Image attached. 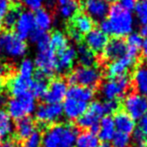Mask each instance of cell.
Listing matches in <instances>:
<instances>
[{
  "instance_id": "obj_1",
  "label": "cell",
  "mask_w": 147,
  "mask_h": 147,
  "mask_svg": "<svg viewBox=\"0 0 147 147\" xmlns=\"http://www.w3.org/2000/svg\"><path fill=\"white\" fill-rule=\"evenodd\" d=\"M78 129L69 123L53 124L41 136V147H73Z\"/></svg>"
},
{
  "instance_id": "obj_2",
  "label": "cell",
  "mask_w": 147,
  "mask_h": 147,
  "mask_svg": "<svg viewBox=\"0 0 147 147\" xmlns=\"http://www.w3.org/2000/svg\"><path fill=\"white\" fill-rule=\"evenodd\" d=\"M107 21L111 28V35L122 38L130 33L134 29V17L131 11L122 8L119 4H113L109 7L107 14Z\"/></svg>"
},
{
  "instance_id": "obj_3",
  "label": "cell",
  "mask_w": 147,
  "mask_h": 147,
  "mask_svg": "<svg viewBox=\"0 0 147 147\" xmlns=\"http://www.w3.org/2000/svg\"><path fill=\"white\" fill-rule=\"evenodd\" d=\"M27 46L24 40L15 33L6 31L0 33V56L10 59L22 58L26 54Z\"/></svg>"
},
{
  "instance_id": "obj_4",
  "label": "cell",
  "mask_w": 147,
  "mask_h": 147,
  "mask_svg": "<svg viewBox=\"0 0 147 147\" xmlns=\"http://www.w3.org/2000/svg\"><path fill=\"white\" fill-rule=\"evenodd\" d=\"M102 79V72L95 66H78L68 76V82L72 85L95 88Z\"/></svg>"
},
{
  "instance_id": "obj_5",
  "label": "cell",
  "mask_w": 147,
  "mask_h": 147,
  "mask_svg": "<svg viewBox=\"0 0 147 147\" xmlns=\"http://www.w3.org/2000/svg\"><path fill=\"white\" fill-rule=\"evenodd\" d=\"M7 114L12 119L18 120L31 114L36 109V100L30 92L7 101Z\"/></svg>"
},
{
  "instance_id": "obj_6",
  "label": "cell",
  "mask_w": 147,
  "mask_h": 147,
  "mask_svg": "<svg viewBox=\"0 0 147 147\" xmlns=\"http://www.w3.org/2000/svg\"><path fill=\"white\" fill-rule=\"evenodd\" d=\"M130 85L131 79L127 74L109 78L100 86V94L105 100H118L126 94Z\"/></svg>"
},
{
  "instance_id": "obj_7",
  "label": "cell",
  "mask_w": 147,
  "mask_h": 147,
  "mask_svg": "<svg viewBox=\"0 0 147 147\" xmlns=\"http://www.w3.org/2000/svg\"><path fill=\"white\" fill-rule=\"evenodd\" d=\"M104 114L102 103L100 101H92L88 105L85 112L77 119L78 127L92 132L97 131L99 122Z\"/></svg>"
},
{
  "instance_id": "obj_8",
  "label": "cell",
  "mask_w": 147,
  "mask_h": 147,
  "mask_svg": "<svg viewBox=\"0 0 147 147\" xmlns=\"http://www.w3.org/2000/svg\"><path fill=\"white\" fill-rule=\"evenodd\" d=\"M124 112L134 120L139 119L147 112V98L139 93H129L123 100Z\"/></svg>"
},
{
  "instance_id": "obj_9",
  "label": "cell",
  "mask_w": 147,
  "mask_h": 147,
  "mask_svg": "<svg viewBox=\"0 0 147 147\" xmlns=\"http://www.w3.org/2000/svg\"><path fill=\"white\" fill-rule=\"evenodd\" d=\"M57 55L49 47L44 50H39L34 60V64L38 71L42 72L47 77H50L56 72Z\"/></svg>"
},
{
  "instance_id": "obj_10",
  "label": "cell",
  "mask_w": 147,
  "mask_h": 147,
  "mask_svg": "<svg viewBox=\"0 0 147 147\" xmlns=\"http://www.w3.org/2000/svg\"><path fill=\"white\" fill-rule=\"evenodd\" d=\"M36 119L43 125L51 124L59 120L63 115L62 105L60 103H45L37 107Z\"/></svg>"
},
{
  "instance_id": "obj_11",
  "label": "cell",
  "mask_w": 147,
  "mask_h": 147,
  "mask_svg": "<svg viewBox=\"0 0 147 147\" xmlns=\"http://www.w3.org/2000/svg\"><path fill=\"white\" fill-rule=\"evenodd\" d=\"M67 90V82L61 78H56L48 84L46 93L43 98L46 103H61L66 98Z\"/></svg>"
},
{
  "instance_id": "obj_12",
  "label": "cell",
  "mask_w": 147,
  "mask_h": 147,
  "mask_svg": "<svg viewBox=\"0 0 147 147\" xmlns=\"http://www.w3.org/2000/svg\"><path fill=\"white\" fill-rule=\"evenodd\" d=\"M15 34L22 40L30 38L31 34L34 32L35 23L33 13L30 11L20 12L19 16L17 18V21L15 23Z\"/></svg>"
},
{
  "instance_id": "obj_13",
  "label": "cell",
  "mask_w": 147,
  "mask_h": 147,
  "mask_svg": "<svg viewBox=\"0 0 147 147\" xmlns=\"http://www.w3.org/2000/svg\"><path fill=\"white\" fill-rule=\"evenodd\" d=\"M109 3L105 0H85L84 9L86 14L93 21H102L107 17L109 11Z\"/></svg>"
},
{
  "instance_id": "obj_14",
  "label": "cell",
  "mask_w": 147,
  "mask_h": 147,
  "mask_svg": "<svg viewBox=\"0 0 147 147\" xmlns=\"http://www.w3.org/2000/svg\"><path fill=\"white\" fill-rule=\"evenodd\" d=\"M136 59L125 54L116 60H113L109 63L106 69V74L108 78H115L118 76L125 75L127 71L134 66Z\"/></svg>"
},
{
  "instance_id": "obj_15",
  "label": "cell",
  "mask_w": 147,
  "mask_h": 147,
  "mask_svg": "<svg viewBox=\"0 0 147 147\" xmlns=\"http://www.w3.org/2000/svg\"><path fill=\"white\" fill-rule=\"evenodd\" d=\"M88 107V103L77 99L66 97L62 104V111L63 115L68 120H77L86 111Z\"/></svg>"
},
{
  "instance_id": "obj_16",
  "label": "cell",
  "mask_w": 147,
  "mask_h": 147,
  "mask_svg": "<svg viewBox=\"0 0 147 147\" xmlns=\"http://www.w3.org/2000/svg\"><path fill=\"white\" fill-rule=\"evenodd\" d=\"M86 46L93 53H101L108 42V36L102 32L99 28H93L85 35Z\"/></svg>"
},
{
  "instance_id": "obj_17",
  "label": "cell",
  "mask_w": 147,
  "mask_h": 147,
  "mask_svg": "<svg viewBox=\"0 0 147 147\" xmlns=\"http://www.w3.org/2000/svg\"><path fill=\"white\" fill-rule=\"evenodd\" d=\"M126 43L122 38H115L108 40L105 48L103 49V58L107 61H113L126 54Z\"/></svg>"
},
{
  "instance_id": "obj_18",
  "label": "cell",
  "mask_w": 147,
  "mask_h": 147,
  "mask_svg": "<svg viewBox=\"0 0 147 147\" xmlns=\"http://www.w3.org/2000/svg\"><path fill=\"white\" fill-rule=\"evenodd\" d=\"M56 71L59 73H65L69 71L76 60V49L71 46L66 47L64 50L57 53Z\"/></svg>"
},
{
  "instance_id": "obj_19",
  "label": "cell",
  "mask_w": 147,
  "mask_h": 147,
  "mask_svg": "<svg viewBox=\"0 0 147 147\" xmlns=\"http://www.w3.org/2000/svg\"><path fill=\"white\" fill-rule=\"evenodd\" d=\"M113 121H114L116 131L118 132H122V133H126L130 135L135 130V120L124 111H117L113 117Z\"/></svg>"
},
{
  "instance_id": "obj_20",
  "label": "cell",
  "mask_w": 147,
  "mask_h": 147,
  "mask_svg": "<svg viewBox=\"0 0 147 147\" xmlns=\"http://www.w3.org/2000/svg\"><path fill=\"white\" fill-rule=\"evenodd\" d=\"M132 82L137 93L147 98V64H141L134 70Z\"/></svg>"
},
{
  "instance_id": "obj_21",
  "label": "cell",
  "mask_w": 147,
  "mask_h": 147,
  "mask_svg": "<svg viewBox=\"0 0 147 147\" xmlns=\"http://www.w3.org/2000/svg\"><path fill=\"white\" fill-rule=\"evenodd\" d=\"M31 80L32 78L28 79V78L21 77L18 74L11 77V79L9 80V84H8L10 94L13 97H18L29 92Z\"/></svg>"
},
{
  "instance_id": "obj_22",
  "label": "cell",
  "mask_w": 147,
  "mask_h": 147,
  "mask_svg": "<svg viewBox=\"0 0 147 147\" xmlns=\"http://www.w3.org/2000/svg\"><path fill=\"white\" fill-rule=\"evenodd\" d=\"M97 132H98L99 140H102L103 142L111 141L114 134L116 133V128H115L113 118L110 117V115L101 118Z\"/></svg>"
},
{
  "instance_id": "obj_23",
  "label": "cell",
  "mask_w": 147,
  "mask_h": 147,
  "mask_svg": "<svg viewBox=\"0 0 147 147\" xmlns=\"http://www.w3.org/2000/svg\"><path fill=\"white\" fill-rule=\"evenodd\" d=\"M47 78L48 77L40 71L34 73L29 89V92L34 96V98H41L45 95L47 87H48Z\"/></svg>"
},
{
  "instance_id": "obj_24",
  "label": "cell",
  "mask_w": 147,
  "mask_h": 147,
  "mask_svg": "<svg viewBox=\"0 0 147 147\" xmlns=\"http://www.w3.org/2000/svg\"><path fill=\"white\" fill-rule=\"evenodd\" d=\"M95 96V91L93 88L84 87L80 85H72L68 88L66 97L77 99V100L83 101V102L89 103L93 100Z\"/></svg>"
},
{
  "instance_id": "obj_25",
  "label": "cell",
  "mask_w": 147,
  "mask_h": 147,
  "mask_svg": "<svg viewBox=\"0 0 147 147\" xmlns=\"http://www.w3.org/2000/svg\"><path fill=\"white\" fill-rule=\"evenodd\" d=\"M94 27V21L86 13H76L73 16L72 28L81 35H86Z\"/></svg>"
},
{
  "instance_id": "obj_26",
  "label": "cell",
  "mask_w": 147,
  "mask_h": 147,
  "mask_svg": "<svg viewBox=\"0 0 147 147\" xmlns=\"http://www.w3.org/2000/svg\"><path fill=\"white\" fill-rule=\"evenodd\" d=\"M35 131V123L32 120V118L25 116L23 118H20L16 122L15 132L16 136L19 139L25 140Z\"/></svg>"
},
{
  "instance_id": "obj_27",
  "label": "cell",
  "mask_w": 147,
  "mask_h": 147,
  "mask_svg": "<svg viewBox=\"0 0 147 147\" xmlns=\"http://www.w3.org/2000/svg\"><path fill=\"white\" fill-rule=\"evenodd\" d=\"M33 17H34L35 28L37 30L46 32L52 26V15H51V13L48 10L41 8V9L35 11V13L33 14Z\"/></svg>"
},
{
  "instance_id": "obj_28",
  "label": "cell",
  "mask_w": 147,
  "mask_h": 147,
  "mask_svg": "<svg viewBox=\"0 0 147 147\" xmlns=\"http://www.w3.org/2000/svg\"><path fill=\"white\" fill-rule=\"evenodd\" d=\"M142 41L143 38L139 33L132 32L129 35H127V38H126V54L128 56L132 57L134 59H137L138 54L140 52V49H141Z\"/></svg>"
},
{
  "instance_id": "obj_29",
  "label": "cell",
  "mask_w": 147,
  "mask_h": 147,
  "mask_svg": "<svg viewBox=\"0 0 147 147\" xmlns=\"http://www.w3.org/2000/svg\"><path fill=\"white\" fill-rule=\"evenodd\" d=\"M76 147H98L99 138L92 131H84L78 134L75 140Z\"/></svg>"
},
{
  "instance_id": "obj_30",
  "label": "cell",
  "mask_w": 147,
  "mask_h": 147,
  "mask_svg": "<svg viewBox=\"0 0 147 147\" xmlns=\"http://www.w3.org/2000/svg\"><path fill=\"white\" fill-rule=\"evenodd\" d=\"M76 59L80 63V66H94L96 62L95 54L86 45H80L76 50Z\"/></svg>"
},
{
  "instance_id": "obj_31",
  "label": "cell",
  "mask_w": 147,
  "mask_h": 147,
  "mask_svg": "<svg viewBox=\"0 0 147 147\" xmlns=\"http://www.w3.org/2000/svg\"><path fill=\"white\" fill-rule=\"evenodd\" d=\"M49 46L55 53H59L60 51L64 50L66 47H68V39L62 32H54L50 35L49 39Z\"/></svg>"
},
{
  "instance_id": "obj_32",
  "label": "cell",
  "mask_w": 147,
  "mask_h": 147,
  "mask_svg": "<svg viewBox=\"0 0 147 147\" xmlns=\"http://www.w3.org/2000/svg\"><path fill=\"white\" fill-rule=\"evenodd\" d=\"M13 130L11 118L7 114V112L0 109V140L3 137L8 136Z\"/></svg>"
},
{
  "instance_id": "obj_33",
  "label": "cell",
  "mask_w": 147,
  "mask_h": 147,
  "mask_svg": "<svg viewBox=\"0 0 147 147\" xmlns=\"http://www.w3.org/2000/svg\"><path fill=\"white\" fill-rule=\"evenodd\" d=\"M35 73V64L29 58L22 59L18 66V75L24 78L31 79Z\"/></svg>"
},
{
  "instance_id": "obj_34",
  "label": "cell",
  "mask_w": 147,
  "mask_h": 147,
  "mask_svg": "<svg viewBox=\"0 0 147 147\" xmlns=\"http://www.w3.org/2000/svg\"><path fill=\"white\" fill-rule=\"evenodd\" d=\"M79 9V2L77 0H68L60 6V14L65 19L73 17Z\"/></svg>"
},
{
  "instance_id": "obj_35",
  "label": "cell",
  "mask_w": 147,
  "mask_h": 147,
  "mask_svg": "<svg viewBox=\"0 0 147 147\" xmlns=\"http://www.w3.org/2000/svg\"><path fill=\"white\" fill-rule=\"evenodd\" d=\"M113 147H129L131 145V137L129 134L116 131L111 139Z\"/></svg>"
},
{
  "instance_id": "obj_36",
  "label": "cell",
  "mask_w": 147,
  "mask_h": 147,
  "mask_svg": "<svg viewBox=\"0 0 147 147\" xmlns=\"http://www.w3.org/2000/svg\"><path fill=\"white\" fill-rule=\"evenodd\" d=\"M134 11H135L136 17H137L139 23H147V0L137 1V4L134 8Z\"/></svg>"
},
{
  "instance_id": "obj_37",
  "label": "cell",
  "mask_w": 147,
  "mask_h": 147,
  "mask_svg": "<svg viewBox=\"0 0 147 147\" xmlns=\"http://www.w3.org/2000/svg\"><path fill=\"white\" fill-rule=\"evenodd\" d=\"M20 10L18 8H12L6 13V15L3 18V23L2 25L5 26L7 29H12L15 26V23L17 21V18L19 16Z\"/></svg>"
},
{
  "instance_id": "obj_38",
  "label": "cell",
  "mask_w": 147,
  "mask_h": 147,
  "mask_svg": "<svg viewBox=\"0 0 147 147\" xmlns=\"http://www.w3.org/2000/svg\"><path fill=\"white\" fill-rule=\"evenodd\" d=\"M22 147H41V135L38 131H34L32 134L25 139Z\"/></svg>"
},
{
  "instance_id": "obj_39",
  "label": "cell",
  "mask_w": 147,
  "mask_h": 147,
  "mask_svg": "<svg viewBox=\"0 0 147 147\" xmlns=\"http://www.w3.org/2000/svg\"><path fill=\"white\" fill-rule=\"evenodd\" d=\"M131 141H133V144L136 147H146L147 145V137L138 129L133 131V136L131 138Z\"/></svg>"
},
{
  "instance_id": "obj_40",
  "label": "cell",
  "mask_w": 147,
  "mask_h": 147,
  "mask_svg": "<svg viewBox=\"0 0 147 147\" xmlns=\"http://www.w3.org/2000/svg\"><path fill=\"white\" fill-rule=\"evenodd\" d=\"M103 110H104L105 114H112V113H116L118 108H119V103L117 100H105L102 103Z\"/></svg>"
},
{
  "instance_id": "obj_41",
  "label": "cell",
  "mask_w": 147,
  "mask_h": 147,
  "mask_svg": "<svg viewBox=\"0 0 147 147\" xmlns=\"http://www.w3.org/2000/svg\"><path fill=\"white\" fill-rule=\"evenodd\" d=\"M21 2L27 9L31 11H37L41 9L44 4V0H21Z\"/></svg>"
},
{
  "instance_id": "obj_42",
  "label": "cell",
  "mask_w": 147,
  "mask_h": 147,
  "mask_svg": "<svg viewBox=\"0 0 147 147\" xmlns=\"http://www.w3.org/2000/svg\"><path fill=\"white\" fill-rule=\"evenodd\" d=\"M138 0H118V3L122 8L128 10V11H133L137 4Z\"/></svg>"
},
{
  "instance_id": "obj_43",
  "label": "cell",
  "mask_w": 147,
  "mask_h": 147,
  "mask_svg": "<svg viewBox=\"0 0 147 147\" xmlns=\"http://www.w3.org/2000/svg\"><path fill=\"white\" fill-rule=\"evenodd\" d=\"M11 7V2L10 0H0V21L4 18Z\"/></svg>"
},
{
  "instance_id": "obj_44",
  "label": "cell",
  "mask_w": 147,
  "mask_h": 147,
  "mask_svg": "<svg viewBox=\"0 0 147 147\" xmlns=\"http://www.w3.org/2000/svg\"><path fill=\"white\" fill-rule=\"evenodd\" d=\"M138 130L147 137V112L141 118H139L138 122Z\"/></svg>"
},
{
  "instance_id": "obj_45",
  "label": "cell",
  "mask_w": 147,
  "mask_h": 147,
  "mask_svg": "<svg viewBox=\"0 0 147 147\" xmlns=\"http://www.w3.org/2000/svg\"><path fill=\"white\" fill-rule=\"evenodd\" d=\"M0 147H19V144L14 139H6L0 142Z\"/></svg>"
},
{
  "instance_id": "obj_46",
  "label": "cell",
  "mask_w": 147,
  "mask_h": 147,
  "mask_svg": "<svg viewBox=\"0 0 147 147\" xmlns=\"http://www.w3.org/2000/svg\"><path fill=\"white\" fill-rule=\"evenodd\" d=\"M82 36H83V35H81L79 32H77L76 30H74L73 28L70 29V37H71V39H73L74 41L79 42V41L82 39Z\"/></svg>"
},
{
  "instance_id": "obj_47",
  "label": "cell",
  "mask_w": 147,
  "mask_h": 147,
  "mask_svg": "<svg viewBox=\"0 0 147 147\" xmlns=\"http://www.w3.org/2000/svg\"><path fill=\"white\" fill-rule=\"evenodd\" d=\"M8 73H9V68H8V66L5 65L4 63H0V76L4 77V76H6Z\"/></svg>"
},
{
  "instance_id": "obj_48",
  "label": "cell",
  "mask_w": 147,
  "mask_h": 147,
  "mask_svg": "<svg viewBox=\"0 0 147 147\" xmlns=\"http://www.w3.org/2000/svg\"><path fill=\"white\" fill-rule=\"evenodd\" d=\"M140 51H141L142 56L147 60V38L143 39V41H142V45H141Z\"/></svg>"
},
{
  "instance_id": "obj_49",
  "label": "cell",
  "mask_w": 147,
  "mask_h": 147,
  "mask_svg": "<svg viewBox=\"0 0 147 147\" xmlns=\"http://www.w3.org/2000/svg\"><path fill=\"white\" fill-rule=\"evenodd\" d=\"M140 35L144 38H147V23L145 24H142L141 28H140Z\"/></svg>"
},
{
  "instance_id": "obj_50",
  "label": "cell",
  "mask_w": 147,
  "mask_h": 147,
  "mask_svg": "<svg viewBox=\"0 0 147 147\" xmlns=\"http://www.w3.org/2000/svg\"><path fill=\"white\" fill-rule=\"evenodd\" d=\"M44 3L46 4L48 7H53L55 4V0H44Z\"/></svg>"
},
{
  "instance_id": "obj_51",
  "label": "cell",
  "mask_w": 147,
  "mask_h": 147,
  "mask_svg": "<svg viewBox=\"0 0 147 147\" xmlns=\"http://www.w3.org/2000/svg\"><path fill=\"white\" fill-rule=\"evenodd\" d=\"M3 86H4V80H3V77L0 76V91L3 89Z\"/></svg>"
},
{
  "instance_id": "obj_52",
  "label": "cell",
  "mask_w": 147,
  "mask_h": 147,
  "mask_svg": "<svg viewBox=\"0 0 147 147\" xmlns=\"http://www.w3.org/2000/svg\"><path fill=\"white\" fill-rule=\"evenodd\" d=\"M98 147H111L110 144H108L107 142H103L102 144H99Z\"/></svg>"
},
{
  "instance_id": "obj_53",
  "label": "cell",
  "mask_w": 147,
  "mask_h": 147,
  "mask_svg": "<svg viewBox=\"0 0 147 147\" xmlns=\"http://www.w3.org/2000/svg\"><path fill=\"white\" fill-rule=\"evenodd\" d=\"M58 1V3L60 4V5H62V4H64L66 1H68V0H57Z\"/></svg>"
},
{
  "instance_id": "obj_54",
  "label": "cell",
  "mask_w": 147,
  "mask_h": 147,
  "mask_svg": "<svg viewBox=\"0 0 147 147\" xmlns=\"http://www.w3.org/2000/svg\"><path fill=\"white\" fill-rule=\"evenodd\" d=\"M105 1H106L107 3H113V2H114L115 0H105Z\"/></svg>"
},
{
  "instance_id": "obj_55",
  "label": "cell",
  "mask_w": 147,
  "mask_h": 147,
  "mask_svg": "<svg viewBox=\"0 0 147 147\" xmlns=\"http://www.w3.org/2000/svg\"><path fill=\"white\" fill-rule=\"evenodd\" d=\"M2 26H3V25H2V22L0 21V31H1V29H2Z\"/></svg>"
},
{
  "instance_id": "obj_56",
  "label": "cell",
  "mask_w": 147,
  "mask_h": 147,
  "mask_svg": "<svg viewBox=\"0 0 147 147\" xmlns=\"http://www.w3.org/2000/svg\"><path fill=\"white\" fill-rule=\"evenodd\" d=\"M146 147H147V145H146Z\"/></svg>"
}]
</instances>
